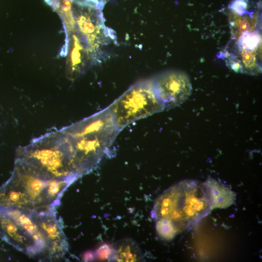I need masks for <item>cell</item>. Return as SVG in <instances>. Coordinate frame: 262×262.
Instances as JSON below:
<instances>
[{
  "label": "cell",
  "mask_w": 262,
  "mask_h": 262,
  "mask_svg": "<svg viewBox=\"0 0 262 262\" xmlns=\"http://www.w3.org/2000/svg\"><path fill=\"white\" fill-rule=\"evenodd\" d=\"M74 181L48 176L16 160L11 178L0 188V206L56 210L64 192Z\"/></svg>",
  "instance_id": "obj_3"
},
{
  "label": "cell",
  "mask_w": 262,
  "mask_h": 262,
  "mask_svg": "<svg viewBox=\"0 0 262 262\" xmlns=\"http://www.w3.org/2000/svg\"><path fill=\"white\" fill-rule=\"evenodd\" d=\"M257 16L255 14L242 16L233 12L230 17L232 33L236 38L246 32H253L257 28Z\"/></svg>",
  "instance_id": "obj_13"
},
{
  "label": "cell",
  "mask_w": 262,
  "mask_h": 262,
  "mask_svg": "<svg viewBox=\"0 0 262 262\" xmlns=\"http://www.w3.org/2000/svg\"><path fill=\"white\" fill-rule=\"evenodd\" d=\"M107 108L120 131L134 121L164 110L150 81L132 85Z\"/></svg>",
  "instance_id": "obj_6"
},
{
  "label": "cell",
  "mask_w": 262,
  "mask_h": 262,
  "mask_svg": "<svg viewBox=\"0 0 262 262\" xmlns=\"http://www.w3.org/2000/svg\"><path fill=\"white\" fill-rule=\"evenodd\" d=\"M110 260L118 262H137L143 260V254L136 243L124 239L116 242L111 249Z\"/></svg>",
  "instance_id": "obj_11"
},
{
  "label": "cell",
  "mask_w": 262,
  "mask_h": 262,
  "mask_svg": "<svg viewBox=\"0 0 262 262\" xmlns=\"http://www.w3.org/2000/svg\"><path fill=\"white\" fill-rule=\"evenodd\" d=\"M203 183L185 180L165 191L155 201L152 216L163 237L170 239L192 228L212 210Z\"/></svg>",
  "instance_id": "obj_2"
},
{
  "label": "cell",
  "mask_w": 262,
  "mask_h": 262,
  "mask_svg": "<svg viewBox=\"0 0 262 262\" xmlns=\"http://www.w3.org/2000/svg\"><path fill=\"white\" fill-rule=\"evenodd\" d=\"M203 184L210 197L212 209H225L234 203L236 194L229 186L212 178Z\"/></svg>",
  "instance_id": "obj_10"
},
{
  "label": "cell",
  "mask_w": 262,
  "mask_h": 262,
  "mask_svg": "<svg viewBox=\"0 0 262 262\" xmlns=\"http://www.w3.org/2000/svg\"><path fill=\"white\" fill-rule=\"evenodd\" d=\"M100 7V4L73 3L76 31L94 60L100 58L101 49L113 38L112 33L104 25Z\"/></svg>",
  "instance_id": "obj_7"
},
{
  "label": "cell",
  "mask_w": 262,
  "mask_h": 262,
  "mask_svg": "<svg viewBox=\"0 0 262 262\" xmlns=\"http://www.w3.org/2000/svg\"><path fill=\"white\" fill-rule=\"evenodd\" d=\"M0 238L39 260L59 259L68 248L56 210L0 206Z\"/></svg>",
  "instance_id": "obj_1"
},
{
  "label": "cell",
  "mask_w": 262,
  "mask_h": 262,
  "mask_svg": "<svg viewBox=\"0 0 262 262\" xmlns=\"http://www.w3.org/2000/svg\"><path fill=\"white\" fill-rule=\"evenodd\" d=\"M73 33L66 69L67 77L71 80L77 79L84 73L89 65L88 59L91 58L81 37L77 33Z\"/></svg>",
  "instance_id": "obj_9"
},
{
  "label": "cell",
  "mask_w": 262,
  "mask_h": 262,
  "mask_svg": "<svg viewBox=\"0 0 262 262\" xmlns=\"http://www.w3.org/2000/svg\"><path fill=\"white\" fill-rule=\"evenodd\" d=\"M61 130L69 143L75 171L80 177L98 166L120 132L107 107Z\"/></svg>",
  "instance_id": "obj_4"
},
{
  "label": "cell",
  "mask_w": 262,
  "mask_h": 262,
  "mask_svg": "<svg viewBox=\"0 0 262 262\" xmlns=\"http://www.w3.org/2000/svg\"><path fill=\"white\" fill-rule=\"evenodd\" d=\"M16 160L53 178L76 180L80 177L74 168L70 146L61 129L19 147Z\"/></svg>",
  "instance_id": "obj_5"
},
{
  "label": "cell",
  "mask_w": 262,
  "mask_h": 262,
  "mask_svg": "<svg viewBox=\"0 0 262 262\" xmlns=\"http://www.w3.org/2000/svg\"><path fill=\"white\" fill-rule=\"evenodd\" d=\"M150 81L164 110L181 104L188 98L192 92L190 79L182 72L170 71L164 72Z\"/></svg>",
  "instance_id": "obj_8"
},
{
  "label": "cell",
  "mask_w": 262,
  "mask_h": 262,
  "mask_svg": "<svg viewBox=\"0 0 262 262\" xmlns=\"http://www.w3.org/2000/svg\"><path fill=\"white\" fill-rule=\"evenodd\" d=\"M258 51L240 46L238 60L241 66L242 73L250 75L260 73V66L258 61Z\"/></svg>",
  "instance_id": "obj_12"
}]
</instances>
